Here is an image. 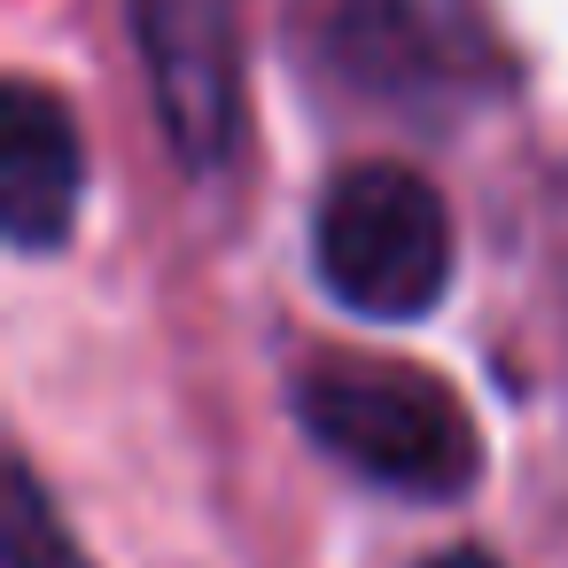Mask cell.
<instances>
[{"mask_svg":"<svg viewBox=\"0 0 568 568\" xmlns=\"http://www.w3.org/2000/svg\"><path fill=\"white\" fill-rule=\"evenodd\" d=\"M296 420L327 459L405 498H459L483 475L459 389L397 358H320L296 382Z\"/></svg>","mask_w":568,"mask_h":568,"instance_id":"6da1fadb","label":"cell"},{"mask_svg":"<svg viewBox=\"0 0 568 568\" xmlns=\"http://www.w3.org/2000/svg\"><path fill=\"white\" fill-rule=\"evenodd\" d=\"M312 265L343 312L420 320L452 288V219L444 195L405 164H351L320 195Z\"/></svg>","mask_w":568,"mask_h":568,"instance_id":"7a4b0ae2","label":"cell"},{"mask_svg":"<svg viewBox=\"0 0 568 568\" xmlns=\"http://www.w3.org/2000/svg\"><path fill=\"white\" fill-rule=\"evenodd\" d=\"M133 32L156 79V110L172 133V156L187 172H219L234 149V0H133Z\"/></svg>","mask_w":568,"mask_h":568,"instance_id":"3957f363","label":"cell"},{"mask_svg":"<svg viewBox=\"0 0 568 568\" xmlns=\"http://www.w3.org/2000/svg\"><path fill=\"white\" fill-rule=\"evenodd\" d=\"M79 187H87V156L71 110L48 87L9 79V102H0V226H9V242L55 250L79 219Z\"/></svg>","mask_w":568,"mask_h":568,"instance_id":"277c9868","label":"cell"},{"mask_svg":"<svg viewBox=\"0 0 568 568\" xmlns=\"http://www.w3.org/2000/svg\"><path fill=\"white\" fill-rule=\"evenodd\" d=\"M335 55L351 63L358 87H382V94H428V87H444V55L420 40L405 0H343Z\"/></svg>","mask_w":568,"mask_h":568,"instance_id":"5b68a950","label":"cell"},{"mask_svg":"<svg viewBox=\"0 0 568 568\" xmlns=\"http://www.w3.org/2000/svg\"><path fill=\"white\" fill-rule=\"evenodd\" d=\"M0 545H9V568H87L32 467H9V521H0Z\"/></svg>","mask_w":568,"mask_h":568,"instance_id":"8992f818","label":"cell"},{"mask_svg":"<svg viewBox=\"0 0 568 568\" xmlns=\"http://www.w3.org/2000/svg\"><path fill=\"white\" fill-rule=\"evenodd\" d=\"M420 568H498V560L475 552V545H459V552H436V560H420Z\"/></svg>","mask_w":568,"mask_h":568,"instance_id":"52a82bcc","label":"cell"}]
</instances>
